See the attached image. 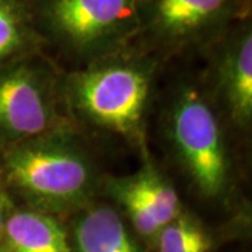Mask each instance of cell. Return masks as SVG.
<instances>
[{
  "instance_id": "6da1fadb",
  "label": "cell",
  "mask_w": 252,
  "mask_h": 252,
  "mask_svg": "<svg viewBox=\"0 0 252 252\" xmlns=\"http://www.w3.org/2000/svg\"><path fill=\"white\" fill-rule=\"evenodd\" d=\"M9 181L27 198L48 209H67L89 195L93 170L76 146L56 137L20 143L4 157Z\"/></svg>"
},
{
  "instance_id": "7a4b0ae2",
  "label": "cell",
  "mask_w": 252,
  "mask_h": 252,
  "mask_svg": "<svg viewBox=\"0 0 252 252\" xmlns=\"http://www.w3.org/2000/svg\"><path fill=\"white\" fill-rule=\"evenodd\" d=\"M150 81L147 62L115 61L76 73L70 89L76 107L89 119L126 135L140 126Z\"/></svg>"
},
{
  "instance_id": "3957f363",
  "label": "cell",
  "mask_w": 252,
  "mask_h": 252,
  "mask_svg": "<svg viewBox=\"0 0 252 252\" xmlns=\"http://www.w3.org/2000/svg\"><path fill=\"white\" fill-rule=\"evenodd\" d=\"M140 0H39L46 30L77 54L114 49L139 26Z\"/></svg>"
},
{
  "instance_id": "277c9868",
  "label": "cell",
  "mask_w": 252,
  "mask_h": 252,
  "mask_svg": "<svg viewBox=\"0 0 252 252\" xmlns=\"http://www.w3.org/2000/svg\"><path fill=\"white\" fill-rule=\"evenodd\" d=\"M172 139L195 185L205 196H217L227 181V153L215 112L192 89L172 111Z\"/></svg>"
},
{
  "instance_id": "5b68a950",
  "label": "cell",
  "mask_w": 252,
  "mask_h": 252,
  "mask_svg": "<svg viewBox=\"0 0 252 252\" xmlns=\"http://www.w3.org/2000/svg\"><path fill=\"white\" fill-rule=\"evenodd\" d=\"M46 72L20 63L0 74V137L27 142L41 137L54 122Z\"/></svg>"
},
{
  "instance_id": "8992f818",
  "label": "cell",
  "mask_w": 252,
  "mask_h": 252,
  "mask_svg": "<svg viewBox=\"0 0 252 252\" xmlns=\"http://www.w3.org/2000/svg\"><path fill=\"white\" fill-rule=\"evenodd\" d=\"M233 6L234 0H140L139 26L167 44H182L219 27Z\"/></svg>"
},
{
  "instance_id": "52a82bcc",
  "label": "cell",
  "mask_w": 252,
  "mask_h": 252,
  "mask_svg": "<svg viewBox=\"0 0 252 252\" xmlns=\"http://www.w3.org/2000/svg\"><path fill=\"white\" fill-rule=\"evenodd\" d=\"M220 83L231 117L241 125L252 118V31L244 24L225 42L219 63Z\"/></svg>"
},
{
  "instance_id": "ba28073f",
  "label": "cell",
  "mask_w": 252,
  "mask_h": 252,
  "mask_svg": "<svg viewBox=\"0 0 252 252\" xmlns=\"http://www.w3.org/2000/svg\"><path fill=\"white\" fill-rule=\"evenodd\" d=\"M3 234L10 252H70L59 223L35 210L10 215Z\"/></svg>"
},
{
  "instance_id": "9c48e42d",
  "label": "cell",
  "mask_w": 252,
  "mask_h": 252,
  "mask_svg": "<svg viewBox=\"0 0 252 252\" xmlns=\"http://www.w3.org/2000/svg\"><path fill=\"white\" fill-rule=\"evenodd\" d=\"M77 252H142L122 219L107 206L87 210L74 224Z\"/></svg>"
},
{
  "instance_id": "30bf717a",
  "label": "cell",
  "mask_w": 252,
  "mask_h": 252,
  "mask_svg": "<svg viewBox=\"0 0 252 252\" xmlns=\"http://www.w3.org/2000/svg\"><path fill=\"white\" fill-rule=\"evenodd\" d=\"M34 31L21 0H0V64L34 45Z\"/></svg>"
},
{
  "instance_id": "8fae6325",
  "label": "cell",
  "mask_w": 252,
  "mask_h": 252,
  "mask_svg": "<svg viewBox=\"0 0 252 252\" xmlns=\"http://www.w3.org/2000/svg\"><path fill=\"white\" fill-rule=\"evenodd\" d=\"M126 180L142 196L161 228L180 215V199L175 189L153 168H144Z\"/></svg>"
},
{
  "instance_id": "7c38bea8",
  "label": "cell",
  "mask_w": 252,
  "mask_h": 252,
  "mask_svg": "<svg viewBox=\"0 0 252 252\" xmlns=\"http://www.w3.org/2000/svg\"><path fill=\"white\" fill-rule=\"evenodd\" d=\"M158 252H209L210 238L203 227L187 215H178L157 234Z\"/></svg>"
},
{
  "instance_id": "4fadbf2b",
  "label": "cell",
  "mask_w": 252,
  "mask_h": 252,
  "mask_svg": "<svg viewBox=\"0 0 252 252\" xmlns=\"http://www.w3.org/2000/svg\"><path fill=\"white\" fill-rule=\"evenodd\" d=\"M114 193L117 199L125 207L126 213L130 217L132 224L135 225L136 231L143 237H154L160 233L161 225L158 224L152 210L146 205L142 196L130 187L127 180L117 182Z\"/></svg>"
},
{
  "instance_id": "5bb4252c",
  "label": "cell",
  "mask_w": 252,
  "mask_h": 252,
  "mask_svg": "<svg viewBox=\"0 0 252 252\" xmlns=\"http://www.w3.org/2000/svg\"><path fill=\"white\" fill-rule=\"evenodd\" d=\"M7 219H9V200L3 195H0V235H3Z\"/></svg>"
},
{
  "instance_id": "9a60e30c",
  "label": "cell",
  "mask_w": 252,
  "mask_h": 252,
  "mask_svg": "<svg viewBox=\"0 0 252 252\" xmlns=\"http://www.w3.org/2000/svg\"><path fill=\"white\" fill-rule=\"evenodd\" d=\"M0 252H1V251H0Z\"/></svg>"
}]
</instances>
